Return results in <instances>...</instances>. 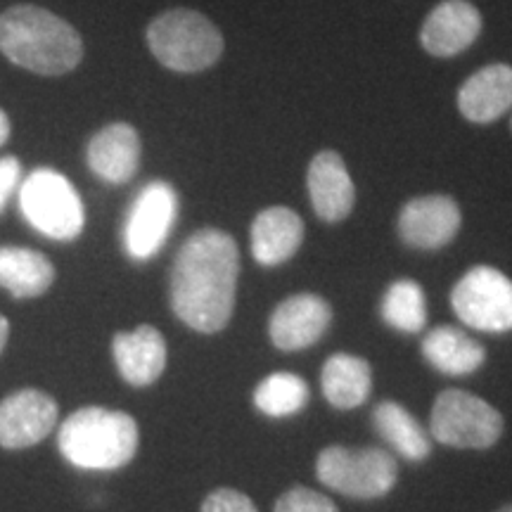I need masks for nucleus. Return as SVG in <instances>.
Returning a JSON list of instances; mask_svg holds the SVG:
<instances>
[{"label":"nucleus","instance_id":"f257e3e1","mask_svg":"<svg viewBox=\"0 0 512 512\" xmlns=\"http://www.w3.org/2000/svg\"><path fill=\"white\" fill-rule=\"evenodd\" d=\"M238 275V242L219 228L197 230L178 249L171 268V309L192 330L221 332L233 318Z\"/></svg>","mask_w":512,"mask_h":512},{"label":"nucleus","instance_id":"f03ea898","mask_svg":"<svg viewBox=\"0 0 512 512\" xmlns=\"http://www.w3.org/2000/svg\"><path fill=\"white\" fill-rule=\"evenodd\" d=\"M0 55L38 76H64L83 60V41L67 19L41 5L0 12Z\"/></svg>","mask_w":512,"mask_h":512},{"label":"nucleus","instance_id":"7ed1b4c3","mask_svg":"<svg viewBox=\"0 0 512 512\" xmlns=\"http://www.w3.org/2000/svg\"><path fill=\"white\" fill-rule=\"evenodd\" d=\"M57 446L81 470H119L136 456L138 425L128 413L88 406L62 422Z\"/></svg>","mask_w":512,"mask_h":512},{"label":"nucleus","instance_id":"20e7f679","mask_svg":"<svg viewBox=\"0 0 512 512\" xmlns=\"http://www.w3.org/2000/svg\"><path fill=\"white\" fill-rule=\"evenodd\" d=\"M150 53L176 74H200L221 60L223 36L202 12L174 8L157 15L145 31Z\"/></svg>","mask_w":512,"mask_h":512},{"label":"nucleus","instance_id":"39448f33","mask_svg":"<svg viewBox=\"0 0 512 512\" xmlns=\"http://www.w3.org/2000/svg\"><path fill=\"white\" fill-rule=\"evenodd\" d=\"M19 211L41 235L57 242H72L86 226L81 195L60 171L41 166L19 185Z\"/></svg>","mask_w":512,"mask_h":512},{"label":"nucleus","instance_id":"423d86ee","mask_svg":"<svg viewBox=\"0 0 512 512\" xmlns=\"http://www.w3.org/2000/svg\"><path fill=\"white\" fill-rule=\"evenodd\" d=\"M320 484L349 498H382L394 489L399 467L382 448L328 446L316 460Z\"/></svg>","mask_w":512,"mask_h":512},{"label":"nucleus","instance_id":"0eeeda50","mask_svg":"<svg viewBox=\"0 0 512 512\" xmlns=\"http://www.w3.org/2000/svg\"><path fill=\"white\" fill-rule=\"evenodd\" d=\"M432 437L453 448H489L503 434V415L491 403L463 389L437 396L430 420Z\"/></svg>","mask_w":512,"mask_h":512},{"label":"nucleus","instance_id":"6e6552de","mask_svg":"<svg viewBox=\"0 0 512 512\" xmlns=\"http://www.w3.org/2000/svg\"><path fill=\"white\" fill-rule=\"evenodd\" d=\"M456 316L482 332L512 330V280L491 266L470 268L451 292Z\"/></svg>","mask_w":512,"mask_h":512},{"label":"nucleus","instance_id":"1a4fd4ad","mask_svg":"<svg viewBox=\"0 0 512 512\" xmlns=\"http://www.w3.org/2000/svg\"><path fill=\"white\" fill-rule=\"evenodd\" d=\"M178 219V192L166 181H150L128 207L121 240L133 261H147L162 252Z\"/></svg>","mask_w":512,"mask_h":512},{"label":"nucleus","instance_id":"9d476101","mask_svg":"<svg viewBox=\"0 0 512 512\" xmlns=\"http://www.w3.org/2000/svg\"><path fill=\"white\" fill-rule=\"evenodd\" d=\"M463 214L448 195H422L403 204L399 238L415 249H441L458 235Z\"/></svg>","mask_w":512,"mask_h":512},{"label":"nucleus","instance_id":"9b49d317","mask_svg":"<svg viewBox=\"0 0 512 512\" xmlns=\"http://www.w3.org/2000/svg\"><path fill=\"white\" fill-rule=\"evenodd\" d=\"M332 309L318 294H294L275 306L268 320L271 342L283 351H302L316 344L330 328Z\"/></svg>","mask_w":512,"mask_h":512},{"label":"nucleus","instance_id":"f8f14e48","mask_svg":"<svg viewBox=\"0 0 512 512\" xmlns=\"http://www.w3.org/2000/svg\"><path fill=\"white\" fill-rule=\"evenodd\" d=\"M57 403L38 389H22L0 401V446L29 448L55 430Z\"/></svg>","mask_w":512,"mask_h":512},{"label":"nucleus","instance_id":"ddd939ff","mask_svg":"<svg viewBox=\"0 0 512 512\" xmlns=\"http://www.w3.org/2000/svg\"><path fill=\"white\" fill-rule=\"evenodd\" d=\"M482 24V12L470 0H444L422 24L420 46L432 57H456L477 41Z\"/></svg>","mask_w":512,"mask_h":512},{"label":"nucleus","instance_id":"4468645a","mask_svg":"<svg viewBox=\"0 0 512 512\" xmlns=\"http://www.w3.org/2000/svg\"><path fill=\"white\" fill-rule=\"evenodd\" d=\"M140 155H143V143H140L136 126L114 121L88 140L86 164L100 181L124 185L136 176Z\"/></svg>","mask_w":512,"mask_h":512},{"label":"nucleus","instance_id":"2eb2a0df","mask_svg":"<svg viewBox=\"0 0 512 512\" xmlns=\"http://www.w3.org/2000/svg\"><path fill=\"white\" fill-rule=\"evenodd\" d=\"M306 188L320 221L339 223L354 211L356 188L344 159L335 150H323L311 159Z\"/></svg>","mask_w":512,"mask_h":512},{"label":"nucleus","instance_id":"dca6fc26","mask_svg":"<svg viewBox=\"0 0 512 512\" xmlns=\"http://www.w3.org/2000/svg\"><path fill=\"white\" fill-rule=\"evenodd\" d=\"M458 110L472 124H491L512 110V67L489 64L467 79L458 91Z\"/></svg>","mask_w":512,"mask_h":512},{"label":"nucleus","instance_id":"f3484780","mask_svg":"<svg viewBox=\"0 0 512 512\" xmlns=\"http://www.w3.org/2000/svg\"><path fill=\"white\" fill-rule=\"evenodd\" d=\"M112 354L121 377L133 387L157 382L166 368V342L162 332L152 325L114 335Z\"/></svg>","mask_w":512,"mask_h":512},{"label":"nucleus","instance_id":"a211bd4d","mask_svg":"<svg viewBox=\"0 0 512 512\" xmlns=\"http://www.w3.org/2000/svg\"><path fill=\"white\" fill-rule=\"evenodd\" d=\"M252 256L261 266H280L299 252L304 242V221L287 207H268L252 223Z\"/></svg>","mask_w":512,"mask_h":512},{"label":"nucleus","instance_id":"6ab92c4d","mask_svg":"<svg viewBox=\"0 0 512 512\" xmlns=\"http://www.w3.org/2000/svg\"><path fill=\"white\" fill-rule=\"evenodd\" d=\"M55 283V266L29 247H0V287L15 299H36Z\"/></svg>","mask_w":512,"mask_h":512},{"label":"nucleus","instance_id":"aec40b11","mask_svg":"<svg viewBox=\"0 0 512 512\" xmlns=\"http://www.w3.org/2000/svg\"><path fill=\"white\" fill-rule=\"evenodd\" d=\"M422 356L432 363L439 373L451 377L472 375L484 366L486 351L477 339L465 335L463 330L451 328H434L430 335L422 339Z\"/></svg>","mask_w":512,"mask_h":512},{"label":"nucleus","instance_id":"412c9836","mask_svg":"<svg viewBox=\"0 0 512 512\" xmlns=\"http://www.w3.org/2000/svg\"><path fill=\"white\" fill-rule=\"evenodd\" d=\"M323 394L339 411L358 408L370 396L373 375H370L368 361L351 354H335L325 361L320 373Z\"/></svg>","mask_w":512,"mask_h":512},{"label":"nucleus","instance_id":"4be33fe9","mask_svg":"<svg viewBox=\"0 0 512 512\" xmlns=\"http://www.w3.org/2000/svg\"><path fill=\"white\" fill-rule=\"evenodd\" d=\"M373 425L380 437L406 460H425L432 444L422 425L401 403L382 401L373 411Z\"/></svg>","mask_w":512,"mask_h":512},{"label":"nucleus","instance_id":"5701e85b","mask_svg":"<svg viewBox=\"0 0 512 512\" xmlns=\"http://www.w3.org/2000/svg\"><path fill=\"white\" fill-rule=\"evenodd\" d=\"M309 384L294 373H273L254 389V406L268 418H290L304 411L309 401Z\"/></svg>","mask_w":512,"mask_h":512},{"label":"nucleus","instance_id":"b1692460","mask_svg":"<svg viewBox=\"0 0 512 512\" xmlns=\"http://www.w3.org/2000/svg\"><path fill=\"white\" fill-rule=\"evenodd\" d=\"M382 318L401 332H420L427 323V302L415 280H396L382 297Z\"/></svg>","mask_w":512,"mask_h":512},{"label":"nucleus","instance_id":"393cba45","mask_svg":"<svg viewBox=\"0 0 512 512\" xmlns=\"http://www.w3.org/2000/svg\"><path fill=\"white\" fill-rule=\"evenodd\" d=\"M275 512H339L337 505L325 494L306 489V486H294L285 491L275 503Z\"/></svg>","mask_w":512,"mask_h":512},{"label":"nucleus","instance_id":"a878e982","mask_svg":"<svg viewBox=\"0 0 512 512\" xmlns=\"http://www.w3.org/2000/svg\"><path fill=\"white\" fill-rule=\"evenodd\" d=\"M202 512H259L252 498L235 489H216L204 498Z\"/></svg>","mask_w":512,"mask_h":512},{"label":"nucleus","instance_id":"bb28decb","mask_svg":"<svg viewBox=\"0 0 512 512\" xmlns=\"http://www.w3.org/2000/svg\"><path fill=\"white\" fill-rule=\"evenodd\" d=\"M19 185H22V162L12 155L0 157V214L8 207Z\"/></svg>","mask_w":512,"mask_h":512},{"label":"nucleus","instance_id":"cd10ccee","mask_svg":"<svg viewBox=\"0 0 512 512\" xmlns=\"http://www.w3.org/2000/svg\"><path fill=\"white\" fill-rule=\"evenodd\" d=\"M10 133H12V124H10V117L5 114L3 107H0V147L10 140Z\"/></svg>","mask_w":512,"mask_h":512},{"label":"nucleus","instance_id":"c85d7f7f","mask_svg":"<svg viewBox=\"0 0 512 512\" xmlns=\"http://www.w3.org/2000/svg\"><path fill=\"white\" fill-rule=\"evenodd\" d=\"M8 335H10V323H8V318L0 316V354H3L5 342H8Z\"/></svg>","mask_w":512,"mask_h":512},{"label":"nucleus","instance_id":"c756f323","mask_svg":"<svg viewBox=\"0 0 512 512\" xmlns=\"http://www.w3.org/2000/svg\"><path fill=\"white\" fill-rule=\"evenodd\" d=\"M496 512H512V503L505 505V508H501V510H496Z\"/></svg>","mask_w":512,"mask_h":512},{"label":"nucleus","instance_id":"7c9ffc66","mask_svg":"<svg viewBox=\"0 0 512 512\" xmlns=\"http://www.w3.org/2000/svg\"><path fill=\"white\" fill-rule=\"evenodd\" d=\"M510 126H512V121H510Z\"/></svg>","mask_w":512,"mask_h":512}]
</instances>
